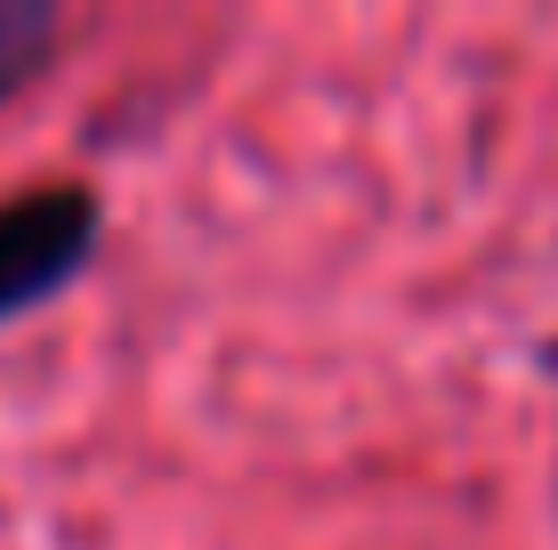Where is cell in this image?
Segmentation results:
<instances>
[{"label": "cell", "mask_w": 558, "mask_h": 550, "mask_svg": "<svg viewBox=\"0 0 558 550\" xmlns=\"http://www.w3.org/2000/svg\"><path fill=\"white\" fill-rule=\"evenodd\" d=\"M57 33H65V16H57L49 0H0V106L49 73Z\"/></svg>", "instance_id": "2"}, {"label": "cell", "mask_w": 558, "mask_h": 550, "mask_svg": "<svg viewBox=\"0 0 558 550\" xmlns=\"http://www.w3.org/2000/svg\"><path fill=\"white\" fill-rule=\"evenodd\" d=\"M106 235V211L89 186H25L0 203V325L57 300L89 268Z\"/></svg>", "instance_id": "1"}]
</instances>
